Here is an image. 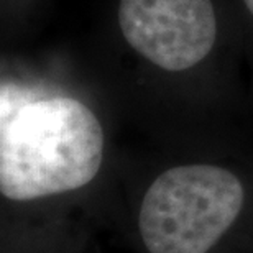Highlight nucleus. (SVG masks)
<instances>
[{
	"instance_id": "3",
	"label": "nucleus",
	"mask_w": 253,
	"mask_h": 253,
	"mask_svg": "<svg viewBox=\"0 0 253 253\" xmlns=\"http://www.w3.org/2000/svg\"><path fill=\"white\" fill-rule=\"evenodd\" d=\"M126 44L156 68L181 73L209 56L217 40L212 0H120Z\"/></svg>"
},
{
	"instance_id": "2",
	"label": "nucleus",
	"mask_w": 253,
	"mask_h": 253,
	"mask_svg": "<svg viewBox=\"0 0 253 253\" xmlns=\"http://www.w3.org/2000/svg\"><path fill=\"white\" fill-rule=\"evenodd\" d=\"M245 191L232 171L212 165L161 173L143 197L140 234L151 253H207L234 224Z\"/></svg>"
},
{
	"instance_id": "1",
	"label": "nucleus",
	"mask_w": 253,
	"mask_h": 253,
	"mask_svg": "<svg viewBox=\"0 0 253 253\" xmlns=\"http://www.w3.org/2000/svg\"><path fill=\"white\" fill-rule=\"evenodd\" d=\"M104 158V130L87 105L68 95L33 97L3 83L0 97V191L13 201L89 184Z\"/></svg>"
},
{
	"instance_id": "4",
	"label": "nucleus",
	"mask_w": 253,
	"mask_h": 253,
	"mask_svg": "<svg viewBox=\"0 0 253 253\" xmlns=\"http://www.w3.org/2000/svg\"><path fill=\"white\" fill-rule=\"evenodd\" d=\"M242 2L245 3V7H247V10L250 12V15L253 17V0H242Z\"/></svg>"
}]
</instances>
